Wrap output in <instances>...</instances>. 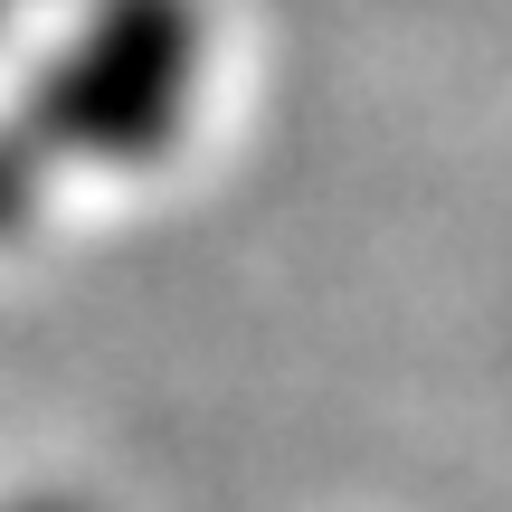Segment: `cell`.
Wrapping results in <instances>:
<instances>
[{
  "mask_svg": "<svg viewBox=\"0 0 512 512\" xmlns=\"http://www.w3.org/2000/svg\"><path fill=\"white\" fill-rule=\"evenodd\" d=\"M10 512H76V503H10Z\"/></svg>",
  "mask_w": 512,
  "mask_h": 512,
  "instance_id": "3957f363",
  "label": "cell"
},
{
  "mask_svg": "<svg viewBox=\"0 0 512 512\" xmlns=\"http://www.w3.org/2000/svg\"><path fill=\"white\" fill-rule=\"evenodd\" d=\"M19 219H29V152L0 143V238H10Z\"/></svg>",
  "mask_w": 512,
  "mask_h": 512,
  "instance_id": "7a4b0ae2",
  "label": "cell"
},
{
  "mask_svg": "<svg viewBox=\"0 0 512 512\" xmlns=\"http://www.w3.org/2000/svg\"><path fill=\"white\" fill-rule=\"evenodd\" d=\"M200 95V10L190 0H105L76 48L38 76L29 133L67 162H162Z\"/></svg>",
  "mask_w": 512,
  "mask_h": 512,
  "instance_id": "6da1fadb",
  "label": "cell"
}]
</instances>
